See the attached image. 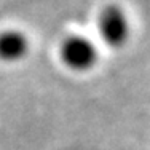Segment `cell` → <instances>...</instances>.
Returning a JSON list of instances; mask_svg holds the SVG:
<instances>
[{"label":"cell","mask_w":150,"mask_h":150,"mask_svg":"<svg viewBox=\"0 0 150 150\" xmlns=\"http://www.w3.org/2000/svg\"><path fill=\"white\" fill-rule=\"evenodd\" d=\"M59 54L62 62L74 72H86L98 62V48L83 35H69L61 43Z\"/></svg>","instance_id":"1"},{"label":"cell","mask_w":150,"mask_h":150,"mask_svg":"<svg viewBox=\"0 0 150 150\" xmlns=\"http://www.w3.org/2000/svg\"><path fill=\"white\" fill-rule=\"evenodd\" d=\"M29 53V38L26 34L16 29L0 32V61L19 62Z\"/></svg>","instance_id":"3"},{"label":"cell","mask_w":150,"mask_h":150,"mask_svg":"<svg viewBox=\"0 0 150 150\" xmlns=\"http://www.w3.org/2000/svg\"><path fill=\"white\" fill-rule=\"evenodd\" d=\"M98 27L101 38L112 48L123 46L129 38L131 26L128 15L120 5L115 3H110L102 8V11L99 13Z\"/></svg>","instance_id":"2"}]
</instances>
